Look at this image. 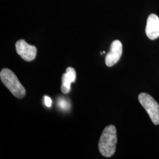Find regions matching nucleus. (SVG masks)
I'll return each instance as SVG.
<instances>
[{"label":"nucleus","instance_id":"9","mask_svg":"<svg viewBox=\"0 0 159 159\" xmlns=\"http://www.w3.org/2000/svg\"><path fill=\"white\" fill-rule=\"evenodd\" d=\"M60 106L61 107V108H67V107H68V106L67 105V103L65 101H61L60 102Z\"/></svg>","mask_w":159,"mask_h":159},{"label":"nucleus","instance_id":"6","mask_svg":"<svg viewBox=\"0 0 159 159\" xmlns=\"http://www.w3.org/2000/svg\"><path fill=\"white\" fill-rule=\"evenodd\" d=\"M146 34L150 40H155L159 37V18L154 14H150L148 17Z\"/></svg>","mask_w":159,"mask_h":159},{"label":"nucleus","instance_id":"2","mask_svg":"<svg viewBox=\"0 0 159 159\" xmlns=\"http://www.w3.org/2000/svg\"><path fill=\"white\" fill-rule=\"evenodd\" d=\"M0 79L2 83L12 94L18 98H22L25 96L26 90L17 75L8 68H3L0 72Z\"/></svg>","mask_w":159,"mask_h":159},{"label":"nucleus","instance_id":"1","mask_svg":"<svg viewBox=\"0 0 159 159\" xmlns=\"http://www.w3.org/2000/svg\"><path fill=\"white\" fill-rule=\"evenodd\" d=\"M117 142V131L114 125L107 126L102 131L98 142V149L104 157H111L116 152Z\"/></svg>","mask_w":159,"mask_h":159},{"label":"nucleus","instance_id":"3","mask_svg":"<svg viewBox=\"0 0 159 159\" xmlns=\"http://www.w3.org/2000/svg\"><path fill=\"white\" fill-rule=\"evenodd\" d=\"M139 102L148 112L154 125H159V105L150 95L142 93L139 96Z\"/></svg>","mask_w":159,"mask_h":159},{"label":"nucleus","instance_id":"8","mask_svg":"<svg viewBox=\"0 0 159 159\" xmlns=\"http://www.w3.org/2000/svg\"><path fill=\"white\" fill-rule=\"evenodd\" d=\"M44 102L46 104V106H47L48 107H51L52 100L49 97L47 96H44Z\"/></svg>","mask_w":159,"mask_h":159},{"label":"nucleus","instance_id":"7","mask_svg":"<svg viewBox=\"0 0 159 159\" xmlns=\"http://www.w3.org/2000/svg\"><path fill=\"white\" fill-rule=\"evenodd\" d=\"M76 79V71L74 68L69 67L66 69V73L62 76V84L61 90L64 94H68L70 91L71 84Z\"/></svg>","mask_w":159,"mask_h":159},{"label":"nucleus","instance_id":"5","mask_svg":"<svg viewBox=\"0 0 159 159\" xmlns=\"http://www.w3.org/2000/svg\"><path fill=\"white\" fill-rule=\"evenodd\" d=\"M123 52V46L119 40H114L110 46V51L106 55L105 62L107 66L112 67L119 61Z\"/></svg>","mask_w":159,"mask_h":159},{"label":"nucleus","instance_id":"4","mask_svg":"<svg viewBox=\"0 0 159 159\" xmlns=\"http://www.w3.org/2000/svg\"><path fill=\"white\" fill-rule=\"evenodd\" d=\"M17 54L26 61L34 60L37 56L35 46L28 44L24 40H20L16 44Z\"/></svg>","mask_w":159,"mask_h":159}]
</instances>
